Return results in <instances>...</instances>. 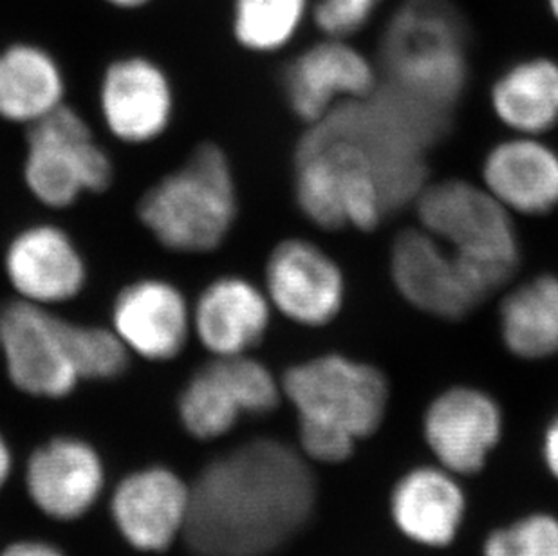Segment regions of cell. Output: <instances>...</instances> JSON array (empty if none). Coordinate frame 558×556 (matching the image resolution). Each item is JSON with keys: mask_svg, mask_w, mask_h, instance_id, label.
I'll use <instances>...</instances> for the list:
<instances>
[{"mask_svg": "<svg viewBox=\"0 0 558 556\" xmlns=\"http://www.w3.org/2000/svg\"><path fill=\"white\" fill-rule=\"evenodd\" d=\"M427 145L374 96L345 101L307 125L295 150V201L322 230H376L414 205L427 179Z\"/></svg>", "mask_w": 558, "mask_h": 556, "instance_id": "obj_1", "label": "cell"}, {"mask_svg": "<svg viewBox=\"0 0 558 556\" xmlns=\"http://www.w3.org/2000/svg\"><path fill=\"white\" fill-rule=\"evenodd\" d=\"M315 506L307 457L255 439L210 462L190 486L185 539L199 556H266L301 533Z\"/></svg>", "mask_w": 558, "mask_h": 556, "instance_id": "obj_2", "label": "cell"}, {"mask_svg": "<svg viewBox=\"0 0 558 556\" xmlns=\"http://www.w3.org/2000/svg\"><path fill=\"white\" fill-rule=\"evenodd\" d=\"M379 85L452 123L470 76V29L456 0H400L378 46Z\"/></svg>", "mask_w": 558, "mask_h": 556, "instance_id": "obj_3", "label": "cell"}, {"mask_svg": "<svg viewBox=\"0 0 558 556\" xmlns=\"http://www.w3.org/2000/svg\"><path fill=\"white\" fill-rule=\"evenodd\" d=\"M282 390L299 414L302 454L320 464L348 462L359 443L376 436L389 415L387 374L340 352L288 368Z\"/></svg>", "mask_w": 558, "mask_h": 556, "instance_id": "obj_4", "label": "cell"}, {"mask_svg": "<svg viewBox=\"0 0 558 556\" xmlns=\"http://www.w3.org/2000/svg\"><path fill=\"white\" fill-rule=\"evenodd\" d=\"M140 219L170 252L217 250L238 219V186L227 154L217 145H199L183 167L143 195Z\"/></svg>", "mask_w": 558, "mask_h": 556, "instance_id": "obj_5", "label": "cell"}, {"mask_svg": "<svg viewBox=\"0 0 558 556\" xmlns=\"http://www.w3.org/2000/svg\"><path fill=\"white\" fill-rule=\"evenodd\" d=\"M414 206L417 226L456 253L488 293L517 274L522 247L513 216L483 184L434 181L423 186Z\"/></svg>", "mask_w": 558, "mask_h": 556, "instance_id": "obj_6", "label": "cell"}, {"mask_svg": "<svg viewBox=\"0 0 558 556\" xmlns=\"http://www.w3.org/2000/svg\"><path fill=\"white\" fill-rule=\"evenodd\" d=\"M112 176L111 158L71 107H59L29 125L24 179L43 205L54 210L73 206L85 192L109 189Z\"/></svg>", "mask_w": 558, "mask_h": 556, "instance_id": "obj_7", "label": "cell"}, {"mask_svg": "<svg viewBox=\"0 0 558 556\" xmlns=\"http://www.w3.org/2000/svg\"><path fill=\"white\" fill-rule=\"evenodd\" d=\"M389 274L407 304L437 321H464L490 294L472 269L422 226L401 230L392 241Z\"/></svg>", "mask_w": 558, "mask_h": 556, "instance_id": "obj_8", "label": "cell"}, {"mask_svg": "<svg viewBox=\"0 0 558 556\" xmlns=\"http://www.w3.org/2000/svg\"><path fill=\"white\" fill-rule=\"evenodd\" d=\"M499 399L477 385H450L422 414V437L433 461L459 478L483 472L505 437Z\"/></svg>", "mask_w": 558, "mask_h": 556, "instance_id": "obj_9", "label": "cell"}, {"mask_svg": "<svg viewBox=\"0 0 558 556\" xmlns=\"http://www.w3.org/2000/svg\"><path fill=\"white\" fill-rule=\"evenodd\" d=\"M282 394V382L263 362L246 354L216 358L181 392V423L197 439H216L232 431L243 414L274 412Z\"/></svg>", "mask_w": 558, "mask_h": 556, "instance_id": "obj_10", "label": "cell"}, {"mask_svg": "<svg viewBox=\"0 0 558 556\" xmlns=\"http://www.w3.org/2000/svg\"><path fill=\"white\" fill-rule=\"evenodd\" d=\"M69 322L44 305L15 300L0 310V349L16 389L37 398L60 399L80 378L68 336Z\"/></svg>", "mask_w": 558, "mask_h": 556, "instance_id": "obj_11", "label": "cell"}, {"mask_svg": "<svg viewBox=\"0 0 558 556\" xmlns=\"http://www.w3.org/2000/svg\"><path fill=\"white\" fill-rule=\"evenodd\" d=\"M266 294L280 315L302 327L337 321L348 299V278L331 253L310 239H286L269 253Z\"/></svg>", "mask_w": 558, "mask_h": 556, "instance_id": "obj_12", "label": "cell"}, {"mask_svg": "<svg viewBox=\"0 0 558 556\" xmlns=\"http://www.w3.org/2000/svg\"><path fill=\"white\" fill-rule=\"evenodd\" d=\"M378 85V65L349 38H322L293 58L284 73L288 106L307 125L340 104L369 98Z\"/></svg>", "mask_w": 558, "mask_h": 556, "instance_id": "obj_13", "label": "cell"}, {"mask_svg": "<svg viewBox=\"0 0 558 556\" xmlns=\"http://www.w3.org/2000/svg\"><path fill=\"white\" fill-rule=\"evenodd\" d=\"M390 524L412 546L448 549L469 519L463 478L437 462L416 464L396 479L387 500Z\"/></svg>", "mask_w": 558, "mask_h": 556, "instance_id": "obj_14", "label": "cell"}, {"mask_svg": "<svg viewBox=\"0 0 558 556\" xmlns=\"http://www.w3.org/2000/svg\"><path fill=\"white\" fill-rule=\"evenodd\" d=\"M100 111L120 142L143 145L158 140L174 116L169 76L148 58H120L101 80Z\"/></svg>", "mask_w": 558, "mask_h": 556, "instance_id": "obj_15", "label": "cell"}, {"mask_svg": "<svg viewBox=\"0 0 558 556\" xmlns=\"http://www.w3.org/2000/svg\"><path fill=\"white\" fill-rule=\"evenodd\" d=\"M112 519L132 547L165 552L185 535L190 486L169 468L153 467L131 473L112 495Z\"/></svg>", "mask_w": 558, "mask_h": 556, "instance_id": "obj_16", "label": "cell"}, {"mask_svg": "<svg viewBox=\"0 0 558 556\" xmlns=\"http://www.w3.org/2000/svg\"><path fill=\"white\" fill-rule=\"evenodd\" d=\"M112 329L129 351L150 362H169L192 335V307L174 283L142 278L118 294Z\"/></svg>", "mask_w": 558, "mask_h": 556, "instance_id": "obj_17", "label": "cell"}, {"mask_svg": "<svg viewBox=\"0 0 558 556\" xmlns=\"http://www.w3.org/2000/svg\"><path fill=\"white\" fill-rule=\"evenodd\" d=\"M4 268L19 299L44 307L76 299L87 282L78 246L53 225L21 231L8 246Z\"/></svg>", "mask_w": 558, "mask_h": 556, "instance_id": "obj_18", "label": "cell"}, {"mask_svg": "<svg viewBox=\"0 0 558 556\" xmlns=\"http://www.w3.org/2000/svg\"><path fill=\"white\" fill-rule=\"evenodd\" d=\"M481 184L511 216H549L558 208V150L541 136L506 137L483 158Z\"/></svg>", "mask_w": 558, "mask_h": 556, "instance_id": "obj_19", "label": "cell"}, {"mask_svg": "<svg viewBox=\"0 0 558 556\" xmlns=\"http://www.w3.org/2000/svg\"><path fill=\"white\" fill-rule=\"evenodd\" d=\"M104 483L100 456L93 446L74 437L46 443L27 464L29 497L51 519H80L95 506Z\"/></svg>", "mask_w": 558, "mask_h": 556, "instance_id": "obj_20", "label": "cell"}, {"mask_svg": "<svg viewBox=\"0 0 558 556\" xmlns=\"http://www.w3.org/2000/svg\"><path fill=\"white\" fill-rule=\"evenodd\" d=\"M271 307L264 289L227 275L201 291L192 307V331L216 358L244 356L268 333Z\"/></svg>", "mask_w": 558, "mask_h": 556, "instance_id": "obj_21", "label": "cell"}, {"mask_svg": "<svg viewBox=\"0 0 558 556\" xmlns=\"http://www.w3.org/2000/svg\"><path fill=\"white\" fill-rule=\"evenodd\" d=\"M492 114L511 134L541 136L558 126V60L522 57L500 71L490 87Z\"/></svg>", "mask_w": 558, "mask_h": 556, "instance_id": "obj_22", "label": "cell"}, {"mask_svg": "<svg viewBox=\"0 0 558 556\" xmlns=\"http://www.w3.org/2000/svg\"><path fill=\"white\" fill-rule=\"evenodd\" d=\"M497 326L502 347L521 362L558 356V275L541 274L500 300Z\"/></svg>", "mask_w": 558, "mask_h": 556, "instance_id": "obj_23", "label": "cell"}, {"mask_svg": "<svg viewBox=\"0 0 558 556\" xmlns=\"http://www.w3.org/2000/svg\"><path fill=\"white\" fill-rule=\"evenodd\" d=\"M59 62L35 44H13L0 53V118L33 125L63 106Z\"/></svg>", "mask_w": 558, "mask_h": 556, "instance_id": "obj_24", "label": "cell"}, {"mask_svg": "<svg viewBox=\"0 0 558 556\" xmlns=\"http://www.w3.org/2000/svg\"><path fill=\"white\" fill-rule=\"evenodd\" d=\"M311 0H233V37L253 53H277L290 46L307 16Z\"/></svg>", "mask_w": 558, "mask_h": 556, "instance_id": "obj_25", "label": "cell"}, {"mask_svg": "<svg viewBox=\"0 0 558 556\" xmlns=\"http://www.w3.org/2000/svg\"><path fill=\"white\" fill-rule=\"evenodd\" d=\"M481 556H558V515L535 509L488 531Z\"/></svg>", "mask_w": 558, "mask_h": 556, "instance_id": "obj_26", "label": "cell"}, {"mask_svg": "<svg viewBox=\"0 0 558 556\" xmlns=\"http://www.w3.org/2000/svg\"><path fill=\"white\" fill-rule=\"evenodd\" d=\"M68 336L80 379H114L125 373L131 351L114 329L69 324Z\"/></svg>", "mask_w": 558, "mask_h": 556, "instance_id": "obj_27", "label": "cell"}, {"mask_svg": "<svg viewBox=\"0 0 558 556\" xmlns=\"http://www.w3.org/2000/svg\"><path fill=\"white\" fill-rule=\"evenodd\" d=\"M385 0H316L313 21L324 37L351 38L364 32Z\"/></svg>", "mask_w": 558, "mask_h": 556, "instance_id": "obj_28", "label": "cell"}, {"mask_svg": "<svg viewBox=\"0 0 558 556\" xmlns=\"http://www.w3.org/2000/svg\"><path fill=\"white\" fill-rule=\"evenodd\" d=\"M541 461L549 478L558 484V410L544 426L541 436Z\"/></svg>", "mask_w": 558, "mask_h": 556, "instance_id": "obj_29", "label": "cell"}, {"mask_svg": "<svg viewBox=\"0 0 558 556\" xmlns=\"http://www.w3.org/2000/svg\"><path fill=\"white\" fill-rule=\"evenodd\" d=\"M0 556H63L60 549L49 546L46 542H16L4 549Z\"/></svg>", "mask_w": 558, "mask_h": 556, "instance_id": "obj_30", "label": "cell"}, {"mask_svg": "<svg viewBox=\"0 0 558 556\" xmlns=\"http://www.w3.org/2000/svg\"><path fill=\"white\" fill-rule=\"evenodd\" d=\"M11 454L10 448L5 445L4 437L0 436V488L2 484L10 478Z\"/></svg>", "mask_w": 558, "mask_h": 556, "instance_id": "obj_31", "label": "cell"}, {"mask_svg": "<svg viewBox=\"0 0 558 556\" xmlns=\"http://www.w3.org/2000/svg\"><path fill=\"white\" fill-rule=\"evenodd\" d=\"M106 2L114 5L118 10H137V8L150 4L153 0H106Z\"/></svg>", "mask_w": 558, "mask_h": 556, "instance_id": "obj_32", "label": "cell"}, {"mask_svg": "<svg viewBox=\"0 0 558 556\" xmlns=\"http://www.w3.org/2000/svg\"><path fill=\"white\" fill-rule=\"evenodd\" d=\"M544 5H546L549 19L558 26V0H544Z\"/></svg>", "mask_w": 558, "mask_h": 556, "instance_id": "obj_33", "label": "cell"}]
</instances>
